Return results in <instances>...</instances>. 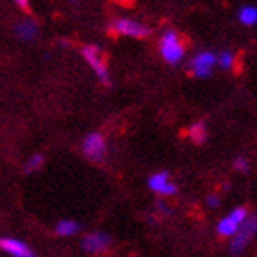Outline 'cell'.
<instances>
[{
	"instance_id": "6da1fadb",
	"label": "cell",
	"mask_w": 257,
	"mask_h": 257,
	"mask_svg": "<svg viewBox=\"0 0 257 257\" xmlns=\"http://www.w3.org/2000/svg\"><path fill=\"white\" fill-rule=\"evenodd\" d=\"M160 54L164 57V61L167 64H173V66L184 59L186 48H184V44L177 32H173V30H166L164 32V35L160 39Z\"/></svg>"
},
{
	"instance_id": "7a4b0ae2",
	"label": "cell",
	"mask_w": 257,
	"mask_h": 257,
	"mask_svg": "<svg viewBox=\"0 0 257 257\" xmlns=\"http://www.w3.org/2000/svg\"><path fill=\"white\" fill-rule=\"evenodd\" d=\"M81 54L85 57V61L90 64V68L96 72V75L99 77L103 85L108 86L110 85V77H108V70H107V61L103 57L101 50L96 44H88V46H83L81 48Z\"/></svg>"
},
{
	"instance_id": "3957f363",
	"label": "cell",
	"mask_w": 257,
	"mask_h": 257,
	"mask_svg": "<svg viewBox=\"0 0 257 257\" xmlns=\"http://www.w3.org/2000/svg\"><path fill=\"white\" fill-rule=\"evenodd\" d=\"M81 149H83V155H85L88 160L101 162L103 158H105V153H107V140L99 133H90L85 136Z\"/></svg>"
},
{
	"instance_id": "277c9868",
	"label": "cell",
	"mask_w": 257,
	"mask_h": 257,
	"mask_svg": "<svg viewBox=\"0 0 257 257\" xmlns=\"http://www.w3.org/2000/svg\"><path fill=\"white\" fill-rule=\"evenodd\" d=\"M255 231H257V215H250V217L241 224V228H239V231L233 235V239H231V242H230L231 252L241 253L248 242L252 241V237L255 235Z\"/></svg>"
},
{
	"instance_id": "5b68a950",
	"label": "cell",
	"mask_w": 257,
	"mask_h": 257,
	"mask_svg": "<svg viewBox=\"0 0 257 257\" xmlns=\"http://www.w3.org/2000/svg\"><path fill=\"white\" fill-rule=\"evenodd\" d=\"M248 217H250V215H248L246 208H242V206L241 208H235L228 217L219 220V224H217V233L222 237H233Z\"/></svg>"
},
{
	"instance_id": "8992f818",
	"label": "cell",
	"mask_w": 257,
	"mask_h": 257,
	"mask_svg": "<svg viewBox=\"0 0 257 257\" xmlns=\"http://www.w3.org/2000/svg\"><path fill=\"white\" fill-rule=\"evenodd\" d=\"M110 30L114 33H118V35H127V37L133 39H147L151 35L149 26H145L142 22L131 21V19H118V21H114Z\"/></svg>"
},
{
	"instance_id": "52a82bcc",
	"label": "cell",
	"mask_w": 257,
	"mask_h": 257,
	"mask_svg": "<svg viewBox=\"0 0 257 257\" xmlns=\"http://www.w3.org/2000/svg\"><path fill=\"white\" fill-rule=\"evenodd\" d=\"M217 63V54L213 52H198L188 63V70L195 77H208L211 75V68Z\"/></svg>"
},
{
	"instance_id": "ba28073f",
	"label": "cell",
	"mask_w": 257,
	"mask_h": 257,
	"mask_svg": "<svg viewBox=\"0 0 257 257\" xmlns=\"http://www.w3.org/2000/svg\"><path fill=\"white\" fill-rule=\"evenodd\" d=\"M110 246V237L107 233H101V231H94V233H88L83 239V248L85 252L94 253V255H99V253H105Z\"/></svg>"
},
{
	"instance_id": "9c48e42d",
	"label": "cell",
	"mask_w": 257,
	"mask_h": 257,
	"mask_svg": "<svg viewBox=\"0 0 257 257\" xmlns=\"http://www.w3.org/2000/svg\"><path fill=\"white\" fill-rule=\"evenodd\" d=\"M0 248L13 257H35L33 250L28 246L26 242L19 241V239H11V237L0 239Z\"/></svg>"
},
{
	"instance_id": "30bf717a",
	"label": "cell",
	"mask_w": 257,
	"mask_h": 257,
	"mask_svg": "<svg viewBox=\"0 0 257 257\" xmlns=\"http://www.w3.org/2000/svg\"><path fill=\"white\" fill-rule=\"evenodd\" d=\"M15 33H17V37L24 39V41H32V39L37 35V24H35V22H32V21L17 22Z\"/></svg>"
},
{
	"instance_id": "8fae6325",
	"label": "cell",
	"mask_w": 257,
	"mask_h": 257,
	"mask_svg": "<svg viewBox=\"0 0 257 257\" xmlns=\"http://www.w3.org/2000/svg\"><path fill=\"white\" fill-rule=\"evenodd\" d=\"M188 134H189V138H191L193 144L202 145L204 142H206V136H208V133H206V125H204V121H197V123H193L191 127H189Z\"/></svg>"
},
{
	"instance_id": "7c38bea8",
	"label": "cell",
	"mask_w": 257,
	"mask_h": 257,
	"mask_svg": "<svg viewBox=\"0 0 257 257\" xmlns=\"http://www.w3.org/2000/svg\"><path fill=\"white\" fill-rule=\"evenodd\" d=\"M237 17H239V21L244 26H253L257 22V8H253V6H242Z\"/></svg>"
},
{
	"instance_id": "4fadbf2b",
	"label": "cell",
	"mask_w": 257,
	"mask_h": 257,
	"mask_svg": "<svg viewBox=\"0 0 257 257\" xmlns=\"http://www.w3.org/2000/svg\"><path fill=\"white\" fill-rule=\"evenodd\" d=\"M167 184H169V175H167L166 171L155 173V175H151V178H149V188L156 193H160L162 189H164V186H167Z\"/></svg>"
},
{
	"instance_id": "5bb4252c",
	"label": "cell",
	"mask_w": 257,
	"mask_h": 257,
	"mask_svg": "<svg viewBox=\"0 0 257 257\" xmlns=\"http://www.w3.org/2000/svg\"><path fill=\"white\" fill-rule=\"evenodd\" d=\"M55 231L59 233V235H74V233H77L79 231V224L77 222H74V220H61L59 224L55 226Z\"/></svg>"
},
{
	"instance_id": "9a60e30c",
	"label": "cell",
	"mask_w": 257,
	"mask_h": 257,
	"mask_svg": "<svg viewBox=\"0 0 257 257\" xmlns=\"http://www.w3.org/2000/svg\"><path fill=\"white\" fill-rule=\"evenodd\" d=\"M233 54L231 52H220L219 55H217V64H219L222 70H230L231 66H233Z\"/></svg>"
},
{
	"instance_id": "2e32d148",
	"label": "cell",
	"mask_w": 257,
	"mask_h": 257,
	"mask_svg": "<svg viewBox=\"0 0 257 257\" xmlns=\"http://www.w3.org/2000/svg\"><path fill=\"white\" fill-rule=\"evenodd\" d=\"M43 162H44V156L43 155H33L30 160L24 164V173H33L35 169H39V167L43 166Z\"/></svg>"
},
{
	"instance_id": "e0dca14e",
	"label": "cell",
	"mask_w": 257,
	"mask_h": 257,
	"mask_svg": "<svg viewBox=\"0 0 257 257\" xmlns=\"http://www.w3.org/2000/svg\"><path fill=\"white\" fill-rule=\"evenodd\" d=\"M233 167H235L237 171L246 173L248 171V162H246V158H235V162H233Z\"/></svg>"
},
{
	"instance_id": "ac0fdd59",
	"label": "cell",
	"mask_w": 257,
	"mask_h": 257,
	"mask_svg": "<svg viewBox=\"0 0 257 257\" xmlns=\"http://www.w3.org/2000/svg\"><path fill=\"white\" fill-rule=\"evenodd\" d=\"M177 193V186L175 184H167V186H164V189L160 191V195H166V197H169V195H175Z\"/></svg>"
},
{
	"instance_id": "d6986e66",
	"label": "cell",
	"mask_w": 257,
	"mask_h": 257,
	"mask_svg": "<svg viewBox=\"0 0 257 257\" xmlns=\"http://www.w3.org/2000/svg\"><path fill=\"white\" fill-rule=\"evenodd\" d=\"M15 4L19 6L22 11H26V13H32V8H30V2H28V0H15Z\"/></svg>"
},
{
	"instance_id": "ffe728a7",
	"label": "cell",
	"mask_w": 257,
	"mask_h": 257,
	"mask_svg": "<svg viewBox=\"0 0 257 257\" xmlns=\"http://www.w3.org/2000/svg\"><path fill=\"white\" fill-rule=\"evenodd\" d=\"M208 204L209 206H213V208H217V206H219V197H217V195H209Z\"/></svg>"
},
{
	"instance_id": "44dd1931",
	"label": "cell",
	"mask_w": 257,
	"mask_h": 257,
	"mask_svg": "<svg viewBox=\"0 0 257 257\" xmlns=\"http://www.w3.org/2000/svg\"><path fill=\"white\" fill-rule=\"evenodd\" d=\"M72 2H77V0H72Z\"/></svg>"
}]
</instances>
